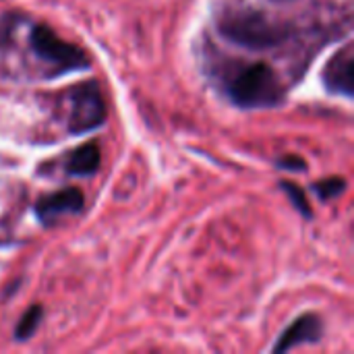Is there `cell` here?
Returning a JSON list of instances; mask_svg holds the SVG:
<instances>
[{
    "label": "cell",
    "instance_id": "obj_1",
    "mask_svg": "<svg viewBox=\"0 0 354 354\" xmlns=\"http://www.w3.org/2000/svg\"><path fill=\"white\" fill-rule=\"evenodd\" d=\"M214 23L226 41L251 52L278 48L292 35L290 25L274 21L247 0H222L214 10Z\"/></svg>",
    "mask_w": 354,
    "mask_h": 354
},
{
    "label": "cell",
    "instance_id": "obj_5",
    "mask_svg": "<svg viewBox=\"0 0 354 354\" xmlns=\"http://www.w3.org/2000/svg\"><path fill=\"white\" fill-rule=\"evenodd\" d=\"M85 205V195L77 187H64L56 193L44 195L35 201V218L44 226H52L64 216H77Z\"/></svg>",
    "mask_w": 354,
    "mask_h": 354
},
{
    "label": "cell",
    "instance_id": "obj_13",
    "mask_svg": "<svg viewBox=\"0 0 354 354\" xmlns=\"http://www.w3.org/2000/svg\"><path fill=\"white\" fill-rule=\"evenodd\" d=\"M276 2H292V0H276Z\"/></svg>",
    "mask_w": 354,
    "mask_h": 354
},
{
    "label": "cell",
    "instance_id": "obj_10",
    "mask_svg": "<svg viewBox=\"0 0 354 354\" xmlns=\"http://www.w3.org/2000/svg\"><path fill=\"white\" fill-rule=\"evenodd\" d=\"M280 187H282V191L286 193V197L290 199V203L295 205V209H297L303 218L311 220V218H313V209H311V205H309V201H307L305 189H301L299 185H295V183H290V180H280Z\"/></svg>",
    "mask_w": 354,
    "mask_h": 354
},
{
    "label": "cell",
    "instance_id": "obj_12",
    "mask_svg": "<svg viewBox=\"0 0 354 354\" xmlns=\"http://www.w3.org/2000/svg\"><path fill=\"white\" fill-rule=\"evenodd\" d=\"M276 166L282 168V170H288V172H303V170H307V162L303 158H299V156H284V158H280L276 162Z\"/></svg>",
    "mask_w": 354,
    "mask_h": 354
},
{
    "label": "cell",
    "instance_id": "obj_2",
    "mask_svg": "<svg viewBox=\"0 0 354 354\" xmlns=\"http://www.w3.org/2000/svg\"><path fill=\"white\" fill-rule=\"evenodd\" d=\"M220 85L243 110L278 108L286 100V87L268 62H226L220 66Z\"/></svg>",
    "mask_w": 354,
    "mask_h": 354
},
{
    "label": "cell",
    "instance_id": "obj_3",
    "mask_svg": "<svg viewBox=\"0 0 354 354\" xmlns=\"http://www.w3.org/2000/svg\"><path fill=\"white\" fill-rule=\"evenodd\" d=\"M29 46L33 54L46 64H50L56 75L89 68L87 54L75 44H68L58 37L48 25H33L29 33Z\"/></svg>",
    "mask_w": 354,
    "mask_h": 354
},
{
    "label": "cell",
    "instance_id": "obj_9",
    "mask_svg": "<svg viewBox=\"0 0 354 354\" xmlns=\"http://www.w3.org/2000/svg\"><path fill=\"white\" fill-rule=\"evenodd\" d=\"M41 317H44V307L41 305H31L21 315V319H19V324L15 328V340H19V342L29 340L37 332V328L41 324Z\"/></svg>",
    "mask_w": 354,
    "mask_h": 354
},
{
    "label": "cell",
    "instance_id": "obj_4",
    "mask_svg": "<svg viewBox=\"0 0 354 354\" xmlns=\"http://www.w3.org/2000/svg\"><path fill=\"white\" fill-rule=\"evenodd\" d=\"M106 120V102L95 81H83L68 91V131L85 135L100 129Z\"/></svg>",
    "mask_w": 354,
    "mask_h": 354
},
{
    "label": "cell",
    "instance_id": "obj_8",
    "mask_svg": "<svg viewBox=\"0 0 354 354\" xmlns=\"http://www.w3.org/2000/svg\"><path fill=\"white\" fill-rule=\"evenodd\" d=\"M102 164V153L97 143H83L66 153L64 172L73 176H89L95 174Z\"/></svg>",
    "mask_w": 354,
    "mask_h": 354
},
{
    "label": "cell",
    "instance_id": "obj_6",
    "mask_svg": "<svg viewBox=\"0 0 354 354\" xmlns=\"http://www.w3.org/2000/svg\"><path fill=\"white\" fill-rule=\"evenodd\" d=\"M354 54L353 44H346L340 48L326 64L324 68V85L330 93L334 95H344L353 97L354 93Z\"/></svg>",
    "mask_w": 354,
    "mask_h": 354
},
{
    "label": "cell",
    "instance_id": "obj_7",
    "mask_svg": "<svg viewBox=\"0 0 354 354\" xmlns=\"http://www.w3.org/2000/svg\"><path fill=\"white\" fill-rule=\"evenodd\" d=\"M324 336V324L315 313H305L297 317L274 344V353H288L303 344H317Z\"/></svg>",
    "mask_w": 354,
    "mask_h": 354
},
{
    "label": "cell",
    "instance_id": "obj_11",
    "mask_svg": "<svg viewBox=\"0 0 354 354\" xmlns=\"http://www.w3.org/2000/svg\"><path fill=\"white\" fill-rule=\"evenodd\" d=\"M313 193L322 199V201H332L336 199L338 195L344 193L346 189V180L340 178V176H330L326 180H319V183H313Z\"/></svg>",
    "mask_w": 354,
    "mask_h": 354
}]
</instances>
